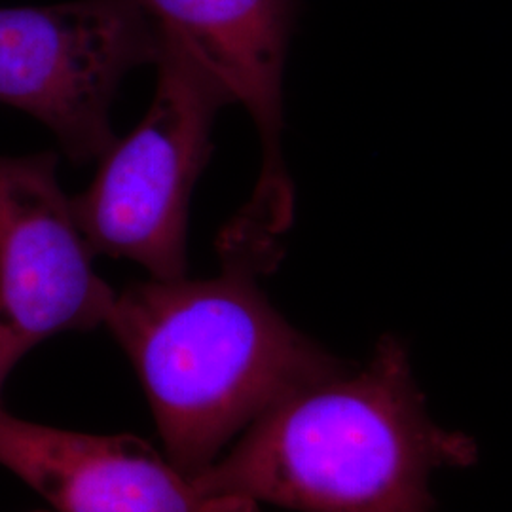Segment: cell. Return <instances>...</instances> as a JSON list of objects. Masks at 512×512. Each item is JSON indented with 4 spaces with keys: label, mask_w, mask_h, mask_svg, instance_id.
<instances>
[{
    "label": "cell",
    "mask_w": 512,
    "mask_h": 512,
    "mask_svg": "<svg viewBox=\"0 0 512 512\" xmlns=\"http://www.w3.org/2000/svg\"><path fill=\"white\" fill-rule=\"evenodd\" d=\"M476 458L475 440L431 420L401 340L384 336L361 370L285 395L192 478L205 494L294 511L433 512L431 475Z\"/></svg>",
    "instance_id": "6da1fadb"
},
{
    "label": "cell",
    "mask_w": 512,
    "mask_h": 512,
    "mask_svg": "<svg viewBox=\"0 0 512 512\" xmlns=\"http://www.w3.org/2000/svg\"><path fill=\"white\" fill-rule=\"evenodd\" d=\"M264 274L222 260L213 279H150L114 298L105 327L145 387L165 458L184 475L211 467L285 395L346 368L275 310L256 281Z\"/></svg>",
    "instance_id": "7a4b0ae2"
},
{
    "label": "cell",
    "mask_w": 512,
    "mask_h": 512,
    "mask_svg": "<svg viewBox=\"0 0 512 512\" xmlns=\"http://www.w3.org/2000/svg\"><path fill=\"white\" fill-rule=\"evenodd\" d=\"M158 29L147 116L105 152L73 205L93 255L128 258L152 279L173 281L186 277L190 198L213 150L215 118L232 99L183 38Z\"/></svg>",
    "instance_id": "3957f363"
},
{
    "label": "cell",
    "mask_w": 512,
    "mask_h": 512,
    "mask_svg": "<svg viewBox=\"0 0 512 512\" xmlns=\"http://www.w3.org/2000/svg\"><path fill=\"white\" fill-rule=\"evenodd\" d=\"M158 57V23L137 0L0 8V103L37 118L74 164L116 143V92Z\"/></svg>",
    "instance_id": "277c9868"
},
{
    "label": "cell",
    "mask_w": 512,
    "mask_h": 512,
    "mask_svg": "<svg viewBox=\"0 0 512 512\" xmlns=\"http://www.w3.org/2000/svg\"><path fill=\"white\" fill-rule=\"evenodd\" d=\"M57 156H0V323L27 351L107 325L116 293L97 275Z\"/></svg>",
    "instance_id": "5b68a950"
},
{
    "label": "cell",
    "mask_w": 512,
    "mask_h": 512,
    "mask_svg": "<svg viewBox=\"0 0 512 512\" xmlns=\"http://www.w3.org/2000/svg\"><path fill=\"white\" fill-rule=\"evenodd\" d=\"M148 16L183 38L217 76L232 103L245 107L262 145L255 194L232 224L262 241L293 222V186L283 152V73L298 0H137Z\"/></svg>",
    "instance_id": "8992f818"
},
{
    "label": "cell",
    "mask_w": 512,
    "mask_h": 512,
    "mask_svg": "<svg viewBox=\"0 0 512 512\" xmlns=\"http://www.w3.org/2000/svg\"><path fill=\"white\" fill-rule=\"evenodd\" d=\"M0 465L57 512H256L243 497L205 494L133 435H88L0 408Z\"/></svg>",
    "instance_id": "52a82bcc"
},
{
    "label": "cell",
    "mask_w": 512,
    "mask_h": 512,
    "mask_svg": "<svg viewBox=\"0 0 512 512\" xmlns=\"http://www.w3.org/2000/svg\"><path fill=\"white\" fill-rule=\"evenodd\" d=\"M29 351L18 338L0 323V387Z\"/></svg>",
    "instance_id": "ba28073f"
},
{
    "label": "cell",
    "mask_w": 512,
    "mask_h": 512,
    "mask_svg": "<svg viewBox=\"0 0 512 512\" xmlns=\"http://www.w3.org/2000/svg\"><path fill=\"white\" fill-rule=\"evenodd\" d=\"M219 253H247V251H226V249H217ZM251 255H258V253H251ZM258 256H268V258H277L279 255H258Z\"/></svg>",
    "instance_id": "9c48e42d"
}]
</instances>
